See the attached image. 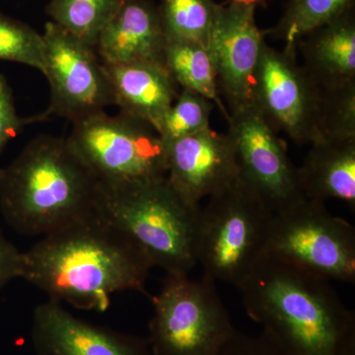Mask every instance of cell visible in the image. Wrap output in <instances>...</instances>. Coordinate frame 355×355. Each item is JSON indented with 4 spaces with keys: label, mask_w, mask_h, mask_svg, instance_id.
Returning a JSON list of instances; mask_svg holds the SVG:
<instances>
[{
    "label": "cell",
    "mask_w": 355,
    "mask_h": 355,
    "mask_svg": "<svg viewBox=\"0 0 355 355\" xmlns=\"http://www.w3.org/2000/svg\"><path fill=\"white\" fill-rule=\"evenodd\" d=\"M24 254L0 231V291L15 279H21Z\"/></svg>",
    "instance_id": "obj_28"
},
{
    "label": "cell",
    "mask_w": 355,
    "mask_h": 355,
    "mask_svg": "<svg viewBox=\"0 0 355 355\" xmlns=\"http://www.w3.org/2000/svg\"><path fill=\"white\" fill-rule=\"evenodd\" d=\"M147 338L153 355H218L236 329L216 280L166 275L153 299Z\"/></svg>",
    "instance_id": "obj_6"
},
{
    "label": "cell",
    "mask_w": 355,
    "mask_h": 355,
    "mask_svg": "<svg viewBox=\"0 0 355 355\" xmlns=\"http://www.w3.org/2000/svg\"><path fill=\"white\" fill-rule=\"evenodd\" d=\"M218 355H286L261 333L257 336H248L236 330L234 335L224 345Z\"/></svg>",
    "instance_id": "obj_27"
},
{
    "label": "cell",
    "mask_w": 355,
    "mask_h": 355,
    "mask_svg": "<svg viewBox=\"0 0 355 355\" xmlns=\"http://www.w3.org/2000/svg\"><path fill=\"white\" fill-rule=\"evenodd\" d=\"M318 130L322 139H355V83L321 89Z\"/></svg>",
    "instance_id": "obj_24"
},
{
    "label": "cell",
    "mask_w": 355,
    "mask_h": 355,
    "mask_svg": "<svg viewBox=\"0 0 355 355\" xmlns=\"http://www.w3.org/2000/svg\"><path fill=\"white\" fill-rule=\"evenodd\" d=\"M72 125L67 142L101 186L153 183L167 176V146L146 121L103 112Z\"/></svg>",
    "instance_id": "obj_7"
},
{
    "label": "cell",
    "mask_w": 355,
    "mask_h": 355,
    "mask_svg": "<svg viewBox=\"0 0 355 355\" xmlns=\"http://www.w3.org/2000/svg\"><path fill=\"white\" fill-rule=\"evenodd\" d=\"M214 103L197 92L182 89L161 121L158 133L166 144L210 128Z\"/></svg>",
    "instance_id": "obj_23"
},
{
    "label": "cell",
    "mask_w": 355,
    "mask_h": 355,
    "mask_svg": "<svg viewBox=\"0 0 355 355\" xmlns=\"http://www.w3.org/2000/svg\"><path fill=\"white\" fill-rule=\"evenodd\" d=\"M227 135L234 146L241 176L256 189L273 212L303 197L297 167L284 140L253 104L229 114Z\"/></svg>",
    "instance_id": "obj_11"
},
{
    "label": "cell",
    "mask_w": 355,
    "mask_h": 355,
    "mask_svg": "<svg viewBox=\"0 0 355 355\" xmlns=\"http://www.w3.org/2000/svg\"><path fill=\"white\" fill-rule=\"evenodd\" d=\"M299 190L308 200H338L355 207V139H322L311 144L297 168Z\"/></svg>",
    "instance_id": "obj_18"
},
{
    "label": "cell",
    "mask_w": 355,
    "mask_h": 355,
    "mask_svg": "<svg viewBox=\"0 0 355 355\" xmlns=\"http://www.w3.org/2000/svg\"><path fill=\"white\" fill-rule=\"evenodd\" d=\"M163 64L178 86L217 103L228 119L219 97L216 67L209 46L197 42L167 41Z\"/></svg>",
    "instance_id": "obj_19"
},
{
    "label": "cell",
    "mask_w": 355,
    "mask_h": 355,
    "mask_svg": "<svg viewBox=\"0 0 355 355\" xmlns=\"http://www.w3.org/2000/svg\"><path fill=\"white\" fill-rule=\"evenodd\" d=\"M100 187L67 139L40 135L0 168V212L19 234L46 235L94 212Z\"/></svg>",
    "instance_id": "obj_3"
},
{
    "label": "cell",
    "mask_w": 355,
    "mask_h": 355,
    "mask_svg": "<svg viewBox=\"0 0 355 355\" xmlns=\"http://www.w3.org/2000/svg\"><path fill=\"white\" fill-rule=\"evenodd\" d=\"M354 8V0H289L284 15L263 34L286 44H296L310 32Z\"/></svg>",
    "instance_id": "obj_21"
},
{
    "label": "cell",
    "mask_w": 355,
    "mask_h": 355,
    "mask_svg": "<svg viewBox=\"0 0 355 355\" xmlns=\"http://www.w3.org/2000/svg\"><path fill=\"white\" fill-rule=\"evenodd\" d=\"M31 342L36 355H153L147 338L79 319L51 300L33 311Z\"/></svg>",
    "instance_id": "obj_13"
},
{
    "label": "cell",
    "mask_w": 355,
    "mask_h": 355,
    "mask_svg": "<svg viewBox=\"0 0 355 355\" xmlns=\"http://www.w3.org/2000/svg\"><path fill=\"white\" fill-rule=\"evenodd\" d=\"M104 64L113 105L121 113L153 125L161 121L179 95L178 84L165 65L158 62Z\"/></svg>",
    "instance_id": "obj_16"
},
{
    "label": "cell",
    "mask_w": 355,
    "mask_h": 355,
    "mask_svg": "<svg viewBox=\"0 0 355 355\" xmlns=\"http://www.w3.org/2000/svg\"><path fill=\"white\" fill-rule=\"evenodd\" d=\"M121 0H51L46 12L51 22L95 48L103 27Z\"/></svg>",
    "instance_id": "obj_22"
},
{
    "label": "cell",
    "mask_w": 355,
    "mask_h": 355,
    "mask_svg": "<svg viewBox=\"0 0 355 355\" xmlns=\"http://www.w3.org/2000/svg\"><path fill=\"white\" fill-rule=\"evenodd\" d=\"M248 316L286 355H355V314L330 280L263 254L238 287Z\"/></svg>",
    "instance_id": "obj_2"
},
{
    "label": "cell",
    "mask_w": 355,
    "mask_h": 355,
    "mask_svg": "<svg viewBox=\"0 0 355 355\" xmlns=\"http://www.w3.org/2000/svg\"><path fill=\"white\" fill-rule=\"evenodd\" d=\"M24 254L22 277L49 300L104 312L120 292H144V252L97 210L42 236Z\"/></svg>",
    "instance_id": "obj_1"
},
{
    "label": "cell",
    "mask_w": 355,
    "mask_h": 355,
    "mask_svg": "<svg viewBox=\"0 0 355 355\" xmlns=\"http://www.w3.org/2000/svg\"><path fill=\"white\" fill-rule=\"evenodd\" d=\"M272 209L240 174L200 209L197 261L203 275L239 287L265 252Z\"/></svg>",
    "instance_id": "obj_5"
},
{
    "label": "cell",
    "mask_w": 355,
    "mask_h": 355,
    "mask_svg": "<svg viewBox=\"0 0 355 355\" xmlns=\"http://www.w3.org/2000/svg\"><path fill=\"white\" fill-rule=\"evenodd\" d=\"M166 44L162 21L154 2L121 0L100 32L95 50L103 64H163Z\"/></svg>",
    "instance_id": "obj_15"
},
{
    "label": "cell",
    "mask_w": 355,
    "mask_h": 355,
    "mask_svg": "<svg viewBox=\"0 0 355 355\" xmlns=\"http://www.w3.org/2000/svg\"><path fill=\"white\" fill-rule=\"evenodd\" d=\"M256 8L233 1L219 4L210 33L207 46L229 114L253 104L254 73L266 42L256 23Z\"/></svg>",
    "instance_id": "obj_12"
},
{
    "label": "cell",
    "mask_w": 355,
    "mask_h": 355,
    "mask_svg": "<svg viewBox=\"0 0 355 355\" xmlns=\"http://www.w3.org/2000/svg\"><path fill=\"white\" fill-rule=\"evenodd\" d=\"M0 60L43 71V35L0 10Z\"/></svg>",
    "instance_id": "obj_25"
},
{
    "label": "cell",
    "mask_w": 355,
    "mask_h": 355,
    "mask_svg": "<svg viewBox=\"0 0 355 355\" xmlns=\"http://www.w3.org/2000/svg\"><path fill=\"white\" fill-rule=\"evenodd\" d=\"M229 1L237 2V3L247 4V6H253L258 7L263 6L266 0H229Z\"/></svg>",
    "instance_id": "obj_29"
},
{
    "label": "cell",
    "mask_w": 355,
    "mask_h": 355,
    "mask_svg": "<svg viewBox=\"0 0 355 355\" xmlns=\"http://www.w3.org/2000/svg\"><path fill=\"white\" fill-rule=\"evenodd\" d=\"M218 7L214 0H161L158 9L166 39L207 46Z\"/></svg>",
    "instance_id": "obj_20"
},
{
    "label": "cell",
    "mask_w": 355,
    "mask_h": 355,
    "mask_svg": "<svg viewBox=\"0 0 355 355\" xmlns=\"http://www.w3.org/2000/svg\"><path fill=\"white\" fill-rule=\"evenodd\" d=\"M241 174L227 133L207 128L167 146V178L191 205L221 190Z\"/></svg>",
    "instance_id": "obj_14"
},
{
    "label": "cell",
    "mask_w": 355,
    "mask_h": 355,
    "mask_svg": "<svg viewBox=\"0 0 355 355\" xmlns=\"http://www.w3.org/2000/svg\"><path fill=\"white\" fill-rule=\"evenodd\" d=\"M296 44L277 51L263 44L254 73L253 105L277 132L297 144L319 141L318 110L321 89L296 57Z\"/></svg>",
    "instance_id": "obj_10"
},
{
    "label": "cell",
    "mask_w": 355,
    "mask_h": 355,
    "mask_svg": "<svg viewBox=\"0 0 355 355\" xmlns=\"http://www.w3.org/2000/svg\"><path fill=\"white\" fill-rule=\"evenodd\" d=\"M263 254L330 282H355L354 227L324 202L302 198L273 212Z\"/></svg>",
    "instance_id": "obj_8"
},
{
    "label": "cell",
    "mask_w": 355,
    "mask_h": 355,
    "mask_svg": "<svg viewBox=\"0 0 355 355\" xmlns=\"http://www.w3.org/2000/svg\"><path fill=\"white\" fill-rule=\"evenodd\" d=\"M37 121H43L40 114L29 118L18 114L12 88L6 76L0 72V154L25 125Z\"/></svg>",
    "instance_id": "obj_26"
},
{
    "label": "cell",
    "mask_w": 355,
    "mask_h": 355,
    "mask_svg": "<svg viewBox=\"0 0 355 355\" xmlns=\"http://www.w3.org/2000/svg\"><path fill=\"white\" fill-rule=\"evenodd\" d=\"M303 69L320 89L355 83V16L349 9L299 40Z\"/></svg>",
    "instance_id": "obj_17"
},
{
    "label": "cell",
    "mask_w": 355,
    "mask_h": 355,
    "mask_svg": "<svg viewBox=\"0 0 355 355\" xmlns=\"http://www.w3.org/2000/svg\"><path fill=\"white\" fill-rule=\"evenodd\" d=\"M200 209L186 202L167 178L118 188L101 186L96 207L166 275H189L198 265Z\"/></svg>",
    "instance_id": "obj_4"
},
{
    "label": "cell",
    "mask_w": 355,
    "mask_h": 355,
    "mask_svg": "<svg viewBox=\"0 0 355 355\" xmlns=\"http://www.w3.org/2000/svg\"><path fill=\"white\" fill-rule=\"evenodd\" d=\"M44 67L51 100L40 116L67 119L72 123L105 112L113 105L104 64L95 48L55 24L46 23L43 33Z\"/></svg>",
    "instance_id": "obj_9"
}]
</instances>
